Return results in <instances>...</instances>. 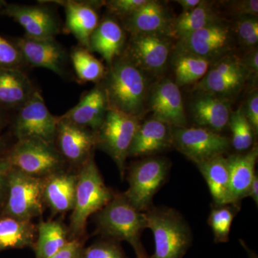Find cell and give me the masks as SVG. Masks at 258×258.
Masks as SVG:
<instances>
[{
  "instance_id": "8fae6325",
  "label": "cell",
  "mask_w": 258,
  "mask_h": 258,
  "mask_svg": "<svg viewBox=\"0 0 258 258\" xmlns=\"http://www.w3.org/2000/svg\"><path fill=\"white\" fill-rule=\"evenodd\" d=\"M57 118L50 113L40 90L37 89L16 111L13 130L18 140L38 139L55 144Z\"/></svg>"
},
{
  "instance_id": "30bf717a",
  "label": "cell",
  "mask_w": 258,
  "mask_h": 258,
  "mask_svg": "<svg viewBox=\"0 0 258 258\" xmlns=\"http://www.w3.org/2000/svg\"><path fill=\"white\" fill-rule=\"evenodd\" d=\"M249 77L242 59L230 52L212 62L195 89L229 101V98L240 92Z\"/></svg>"
},
{
  "instance_id": "ba28073f",
  "label": "cell",
  "mask_w": 258,
  "mask_h": 258,
  "mask_svg": "<svg viewBox=\"0 0 258 258\" xmlns=\"http://www.w3.org/2000/svg\"><path fill=\"white\" fill-rule=\"evenodd\" d=\"M43 179L12 168L8 175L6 216L30 220L43 212Z\"/></svg>"
},
{
  "instance_id": "3957f363",
  "label": "cell",
  "mask_w": 258,
  "mask_h": 258,
  "mask_svg": "<svg viewBox=\"0 0 258 258\" xmlns=\"http://www.w3.org/2000/svg\"><path fill=\"white\" fill-rule=\"evenodd\" d=\"M145 214L155 242L151 258L184 257L192 243V233L181 213L169 207L153 206Z\"/></svg>"
},
{
  "instance_id": "7dc6e473",
  "label": "cell",
  "mask_w": 258,
  "mask_h": 258,
  "mask_svg": "<svg viewBox=\"0 0 258 258\" xmlns=\"http://www.w3.org/2000/svg\"><path fill=\"white\" fill-rule=\"evenodd\" d=\"M240 242L241 245L242 246V247L245 249L246 252H247V257H248V258H258L257 253H256L254 251L252 250V249L249 248L248 246L247 245V244H246V242H244L243 240H241L240 239Z\"/></svg>"
},
{
  "instance_id": "7c38bea8",
  "label": "cell",
  "mask_w": 258,
  "mask_h": 258,
  "mask_svg": "<svg viewBox=\"0 0 258 258\" xmlns=\"http://www.w3.org/2000/svg\"><path fill=\"white\" fill-rule=\"evenodd\" d=\"M0 14L18 23L30 38H55L64 31L57 12L44 2L33 5L8 3Z\"/></svg>"
},
{
  "instance_id": "7bdbcfd3",
  "label": "cell",
  "mask_w": 258,
  "mask_h": 258,
  "mask_svg": "<svg viewBox=\"0 0 258 258\" xmlns=\"http://www.w3.org/2000/svg\"><path fill=\"white\" fill-rule=\"evenodd\" d=\"M242 59L244 67L248 71L249 76L257 77L258 72V51L257 47L252 49L247 52Z\"/></svg>"
},
{
  "instance_id": "7a4b0ae2",
  "label": "cell",
  "mask_w": 258,
  "mask_h": 258,
  "mask_svg": "<svg viewBox=\"0 0 258 258\" xmlns=\"http://www.w3.org/2000/svg\"><path fill=\"white\" fill-rule=\"evenodd\" d=\"M114 195L105 184L93 154L80 166L77 173L74 206L69 228L71 240L81 239L86 232L88 219L108 205Z\"/></svg>"
},
{
  "instance_id": "6da1fadb",
  "label": "cell",
  "mask_w": 258,
  "mask_h": 258,
  "mask_svg": "<svg viewBox=\"0 0 258 258\" xmlns=\"http://www.w3.org/2000/svg\"><path fill=\"white\" fill-rule=\"evenodd\" d=\"M106 93L108 109L133 115L141 119L145 112L149 94L145 73L122 54L106 70L100 83Z\"/></svg>"
},
{
  "instance_id": "2e32d148",
  "label": "cell",
  "mask_w": 258,
  "mask_h": 258,
  "mask_svg": "<svg viewBox=\"0 0 258 258\" xmlns=\"http://www.w3.org/2000/svg\"><path fill=\"white\" fill-rule=\"evenodd\" d=\"M147 105L155 119L174 128L186 127L182 96L179 86L171 80H161L149 90Z\"/></svg>"
},
{
  "instance_id": "f6af8a7d",
  "label": "cell",
  "mask_w": 258,
  "mask_h": 258,
  "mask_svg": "<svg viewBox=\"0 0 258 258\" xmlns=\"http://www.w3.org/2000/svg\"><path fill=\"white\" fill-rule=\"evenodd\" d=\"M176 3L181 7L183 13H186L195 9L202 3V0H176Z\"/></svg>"
},
{
  "instance_id": "74e56055",
  "label": "cell",
  "mask_w": 258,
  "mask_h": 258,
  "mask_svg": "<svg viewBox=\"0 0 258 258\" xmlns=\"http://www.w3.org/2000/svg\"><path fill=\"white\" fill-rule=\"evenodd\" d=\"M147 2L148 0H109L104 2V5L111 15L122 20L140 9Z\"/></svg>"
},
{
  "instance_id": "277c9868",
  "label": "cell",
  "mask_w": 258,
  "mask_h": 258,
  "mask_svg": "<svg viewBox=\"0 0 258 258\" xmlns=\"http://www.w3.org/2000/svg\"><path fill=\"white\" fill-rule=\"evenodd\" d=\"M97 232L105 239L128 242L134 249L142 244V232L147 228L145 212L137 210L123 193H115L111 202L96 216Z\"/></svg>"
},
{
  "instance_id": "ee69618b",
  "label": "cell",
  "mask_w": 258,
  "mask_h": 258,
  "mask_svg": "<svg viewBox=\"0 0 258 258\" xmlns=\"http://www.w3.org/2000/svg\"><path fill=\"white\" fill-rule=\"evenodd\" d=\"M247 198H251L253 200L256 206L258 205V176L256 174L254 176L250 186H249Z\"/></svg>"
},
{
  "instance_id": "4dcf8cb0",
  "label": "cell",
  "mask_w": 258,
  "mask_h": 258,
  "mask_svg": "<svg viewBox=\"0 0 258 258\" xmlns=\"http://www.w3.org/2000/svg\"><path fill=\"white\" fill-rule=\"evenodd\" d=\"M69 55L70 61L80 83L98 84L104 79L107 69L88 49L79 45L73 47Z\"/></svg>"
},
{
  "instance_id": "4fadbf2b",
  "label": "cell",
  "mask_w": 258,
  "mask_h": 258,
  "mask_svg": "<svg viewBox=\"0 0 258 258\" xmlns=\"http://www.w3.org/2000/svg\"><path fill=\"white\" fill-rule=\"evenodd\" d=\"M223 22L212 24L178 40L176 54H186L207 59L210 62L230 53L232 32Z\"/></svg>"
},
{
  "instance_id": "d590c367",
  "label": "cell",
  "mask_w": 258,
  "mask_h": 258,
  "mask_svg": "<svg viewBox=\"0 0 258 258\" xmlns=\"http://www.w3.org/2000/svg\"><path fill=\"white\" fill-rule=\"evenodd\" d=\"M242 46L254 48L258 42V20L256 17H242L237 19L234 27Z\"/></svg>"
},
{
  "instance_id": "603a6c76",
  "label": "cell",
  "mask_w": 258,
  "mask_h": 258,
  "mask_svg": "<svg viewBox=\"0 0 258 258\" xmlns=\"http://www.w3.org/2000/svg\"><path fill=\"white\" fill-rule=\"evenodd\" d=\"M190 110L198 127L220 134L228 125L231 114L229 102L215 95L199 92L191 101Z\"/></svg>"
},
{
  "instance_id": "5b68a950",
  "label": "cell",
  "mask_w": 258,
  "mask_h": 258,
  "mask_svg": "<svg viewBox=\"0 0 258 258\" xmlns=\"http://www.w3.org/2000/svg\"><path fill=\"white\" fill-rule=\"evenodd\" d=\"M171 162L165 157H149L135 161L129 168L128 188L123 195L142 212L154 206L153 200L169 177Z\"/></svg>"
},
{
  "instance_id": "b9f144b4",
  "label": "cell",
  "mask_w": 258,
  "mask_h": 258,
  "mask_svg": "<svg viewBox=\"0 0 258 258\" xmlns=\"http://www.w3.org/2000/svg\"><path fill=\"white\" fill-rule=\"evenodd\" d=\"M12 166L8 157L0 158V203L4 199L8 188V175Z\"/></svg>"
},
{
  "instance_id": "e0dca14e",
  "label": "cell",
  "mask_w": 258,
  "mask_h": 258,
  "mask_svg": "<svg viewBox=\"0 0 258 258\" xmlns=\"http://www.w3.org/2000/svg\"><path fill=\"white\" fill-rule=\"evenodd\" d=\"M55 146L66 162L80 167L96 148V132L57 118Z\"/></svg>"
},
{
  "instance_id": "f546056e",
  "label": "cell",
  "mask_w": 258,
  "mask_h": 258,
  "mask_svg": "<svg viewBox=\"0 0 258 258\" xmlns=\"http://www.w3.org/2000/svg\"><path fill=\"white\" fill-rule=\"evenodd\" d=\"M37 233L33 246L35 258H50L71 240L69 229L59 220L40 222Z\"/></svg>"
},
{
  "instance_id": "c3c4849f",
  "label": "cell",
  "mask_w": 258,
  "mask_h": 258,
  "mask_svg": "<svg viewBox=\"0 0 258 258\" xmlns=\"http://www.w3.org/2000/svg\"><path fill=\"white\" fill-rule=\"evenodd\" d=\"M7 112L6 110L3 109V108L0 107V130L3 128V125H5V121L7 119Z\"/></svg>"
},
{
  "instance_id": "f907efd6",
  "label": "cell",
  "mask_w": 258,
  "mask_h": 258,
  "mask_svg": "<svg viewBox=\"0 0 258 258\" xmlns=\"http://www.w3.org/2000/svg\"><path fill=\"white\" fill-rule=\"evenodd\" d=\"M3 148H4V142H3V141L0 138V152L3 151Z\"/></svg>"
},
{
  "instance_id": "836d02e7",
  "label": "cell",
  "mask_w": 258,
  "mask_h": 258,
  "mask_svg": "<svg viewBox=\"0 0 258 258\" xmlns=\"http://www.w3.org/2000/svg\"><path fill=\"white\" fill-rule=\"evenodd\" d=\"M228 125L232 133L231 147L237 152H245L253 146L255 135L242 108L231 113Z\"/></svg>"
},
{
  "instance_id": "bcb514c9",
  "label": "cell",
  "mask_w": 258,
  "mask_h": 258,
  "mask_svg": "<svg viewBox=\"0 0 258 258\" xmlns=\"http://www.w3.org/2000/svg\"><path fill=\"white\" fill-rule=\"evenodd\" d=\"M134 251H135L137 258H151L150 255H149V254L147 253L142 244H140L137 248L134 249Z\"/></svg>"
},
{
  "instance_id": "e575fe53",
  "label": "cell",
  "mask_w": 258,
  "mask_h": 258,
  "mask_svg": "<svg viewBox=\"0 0 258 258\" xmlns=\"http://www.w3.org/2000/svg\"><path fill=\"white\" fill-rule=\"evenodd\" d=\"M83 258H129L117 241L104 239L84 247Z\"/></svg>"
},
{
  "instance_id": "d4e9b609",
  "label": "cell",
  "mask_w": 258,
  "mask_h": 258,
  "mask_svg": "<svg viewBox=\"0 0 258 258\" xmlns=\"http://www.w3.org/2000/svg\"><path fill=\"white\" fill-rule=\"evenodd\" d=\"M258 158L257 144H253L248 152L232 154L227 157L230 174V202L240 205L247 198L251 183L255 176Z\"/></svg>"
},
{
  "instance_id": "f1b7e54d",
  "label": "cell",
  "mask_w": 258,
  "mask_h": 258,
  "mask_svg": "<svg viewBox=\"0 0 258 258\" xmlns=\"http://www.w3.org/2000/svg\"><path fill=\"white\" fill-rule=\"evenodd\" d=\"M37 227L30 220L9 216L0 219V251L33 247Z\"/></svg>"
},
{
  "instance_id": "52a82bcc",
  "label": "cell",
  "mask_w": 258,
  "mask_h": 258,
  "mask_svg": "<svg viewBox=\"0 0 258 258\" xmlns=\"http://www.w3.org/2000/svg\"><path fill=\"white\" fill-rule=\"evenodd\" d=\"M7 157L12 168L42 179L62 170L66 163L55 144L38 139L18 140Z\"/></svg>"
},
{
  "instance_id": "5bb4252c",
  "label": "cell",
  "mask_w": 258,
  "mask_h": 258,
  "mask_svg": "<svg viewBox=\"0 0 258 258\" xmlns=\"http://www.w3.org/2000/svg\"><path fill=\"white\" fill-rule=\"evenodd\" d=\"M10 41L20 51L27 66L49 70L62 79L69 77V53L55 38L33 39L24 35Z\"/></svg>"
},
{
  "instance_id": "9c48e42d",
  "label": "cell",
  "mask_w": 258,
  "mask_h": 258,
  "mask_svg": "<svg viewBox=\"0 0 258 258\" xmlns=\"http://www.w3.org/2000/svg\"><path fill=\"white\" fill-rule=\"evenodd\" d=\"M172 147L195 164L225 155L231 147L230 139L202 127L171 128Z\"/></svg>"
},
{
  "instance_id": "ac0fdd59",
  "label": "cell",
  "mask_w": 258,
  "mask_h": 258,
  "mask_svg": "<svg viewBox=\"0 0 258 258\" xmlns=\"http://www.w3.org/2000/svg\"><path fill=\"white\" fill-rule=\"evenodd\" d=\"M50 3L64 8L66 31L74 35L80 46L88 49L90 37L100 23L98 9L104 2L59 0Z\"/></svg>"
},
{
  "instance_id": "ab89813d",
  "label": "cell",
  "mask_w": 258,
  "mask_h": 258,
  "mask_svg": "<svg viewBox=\"0 0 258 258\" xmlns=\"http://www.w3.org/2000/svg\"><path fill=\"white\" fill-rule=\"evenodd\" d=\"M246 118L252 126L254 135L258 133V93L254 90L247 97L243 109Z\"/></svg>"
},
{
  "instance_id": "cb8c5ba5",
  "label": "cell",
  "mask_w": 258,
  "mask_h": 258,
  "mask_svg": "<svg viewBox=\"0 0 258 258\" xmlns=\"http://www.w3.org/2000/svg\"><path fill=\"white\" fill-rule=\"evenodd\" d=\"M37 90L25 70L0 69V107L17 111Z\"/></svg>"
},
{
  "instance_id": "8992f818",
  "label": "cell",
  "mask_w": 258,
  "mask_h": 258,
  "mask_svg": "<svg viewBox=\"0 0 258 258\" xmlns=\"http://www.w3.org/2000/svg\"><path fill=\"white\" fill-rule=\"evenodd\" d=\"M140 119L115 110L108 109L101 126L96 132V148L113 159L123 179L129 148Z\"/></svg>"
},
{
  "instance_id": "484cf974",
  "label": "cell",
  "mask_w": 258,
  "mask_h": 258,
  "mask_svg": "<svg viewBox=\"0 0 258 258\" xmlns=\"http://www.w3.org/2000/svg\"><path fill=\"white\" fill-rule=\"evenodd\" d=\"M77 174L62 170L43 178L42 197L55 214L72 211L76 195Z\"/></svg>"
},
{
  "instance_id": "1f68e13d",
  "label": "cell",
  "mask_w": 258,
  "mask_h": 258,
  "mask_svg": "<svg viewBox=\"0 0 258 258\" xmlns=\"http://www.w3.org/2000/svg\"><path fill=\"white\" fill-rule=\"evenodd\" d=\"M174 58V75L178 86L198 83L208 73L212 62L198 56L176 54Z\"/></svg>"
},
{
  "instance_id": "44dd1931",
  "label": "cell",
  "mask_w": 258,
  "mask_h": 258,
  "mask_svg": "<svg viewBox=\"0 0 258 258\" xmlns=\"http://www.w3.org/2000/svg\"><path fill=\"white\" fill-rule=\"evenodd\" d=\"M127 42L126 32L113 17H105L100 20L90 37L88 50L97 52L110 66L123 54Z\"/></svg>"
},
{
  "instance_id": "8d00e7d4",
  "label": "cell",
  "mask_w": 258,
  "mask_h": 258,
  "mask_svg": "<svg viewBox=\"0 0 258 258\" xmlns=\"http://www.w3.org/2000/svg\"><path fill=\"white\" fill-rule=\"evenodd\" d=\"M25 66L21 53L14 44L0 36V69L25 70Z\"/></svg>"
},
{
  "instance_id": "d6986e66",
  "label": "cell",
  "mask_w": 258,
  "mask_h": 258,
  "mask_svg": "<svg viewBox=\"0 0 258 258\" xmlns=\"http://www.w3.org/2000/svg\"><path fill=\"white\" fill-rule=\"evenodd\" d=\"M108 110L104 89L100 83L83 93L79 103L57 116L58 119L96 132L101 126Z\"/></svg>"
},
{
  "instance_id": "60d3db41",
  "label": "cell",
  "mask_w": 258,
  "mask_h": 258,
  "mask_svg": "<svg viewBox=\"0 0 258 258\" xmlns=\"http://www.w3.org/2000/svg\"><path fill=\"white\" fill-rule=\"evenodd\" d=\"M83 242L81 239H73L60 251L50 258H83Z\"/></svg>"
},
{
  "instance_id": "681fc988",
  "label": "cell",
  "mask_w": 258,
  "mask_h": 258,
  "mask_svg": "<svg viewBox=\"0 0 258 258\" xmlns=\"http://www.w3.org/2000/svg\"><path fill=\"white\" fill-rule=\"evenodd\" d=\"M8 4L6 1L5 0H0V13H1L2 10H3V8L6 6V5Z\"/></svg>"
},
{
  "instance_id": "83f0119b",
  "label": "cell",
  "mask_w": 258,
  "mask_h": 258,
  "mask_svg": "<svg viewBox=\"0 0 258 258\" xmlns=\"http://www.w3.org/2000/svg\"><path fill=\"white\" fill-rule=\"evenodd\" d=\"M222 22L214 9L212 3L202 0L195 9L182 13L178 18L171 20L168 36L180 38L205 28L212 24Z\"/></svg>"
},
{
  "instance_id": "f35d334b",
  "label": "cell",
  "mask_w": 258,
  "mask_h": 258,
  "mask_svg": "<svg viewBox=\"0 0 258 258\" xmlns=\"http://www.w3.org/2000/svg\"><path fill=\"white\" fill-rule=\"evenodd\" d=\"M227 9L237 18L242 17H256L258 14L257 0H238L227 2Z\"/></svg>"
},
{
  "instance_id": "d6a6232c",
  "label": "cell",
  "mask_w": 258,
  "mask_h": 258,
  "mask_svg": "<svg viewBox=\"0 0 258 258\" xmlns=\"http://www.w3.org/2000/svg\"><path fill=\"white\" fill-rule=\"evenodd\" d=\"M240 210V205L232 203L214 205L212 207L208 225L211 227L215 242L225 243L228 242L232 222Z\"/></svg>"
},
{
  "instance_id": "ffe728a7",
  "label": "cell",
  "mask_w": 258,
  "mask_h": 258,
  "mask_svg": "<svg viewBox=\"0 0 258 258\" xmlns=\"http://www.w3.org/2000/svg\"><path fill=\"white\" fill-rule=\"evenodd\" d=\"M171 128L154 118L141 123L129 148L128 157H154L172 147Z\"/></svg>"
},
{
  "instance_id": "4316f807",
  "label": "cell",
  "mask_w": 258,
  "mask_h": 258,
  "mask_svg": "<svg viewBox=\"0 0 258 258\" xmlns=\"http://www.w3.org/2000/svg\"><path fill=\"white\" fill-rule=\"evenodd\" d=\"M197 166L208 184L214 205L231 204L230 174L227 157L218 156L197 164Z\"/></svg>"
},
{
  "instance_id": "9a60e30c",
  "label": "cell",
  "mask_w": 258,
  "mask_h": 258,
  "mask_svg": "<svg viewBox=\"0 0 258 258\" xmlns=\"http://www.w3.org/2000/svg\"><path fill=\"white\" fill-rule=\"evenodd\" d=\"M166 35H131L123 53L144 73L158 76L165 69L171 47Z\"/></svg>"
},
{
  "instance_id": "7402d4cb",
  "label": "cell",
  "mask_w": 258,
  "mask_h": 258,
  "mask_svg": "<svg viewBox=\"0 0 258 258\" xmlns=\"http://www.w3.org/2000/svg\"><path fill=\"white\" fill-rule=\"evenodd\" d=\"M171 19L160 2L148 0L143 7L122 20V27L131 35L154 34L168 36Z\"/></svg>"
}]
</instances>
